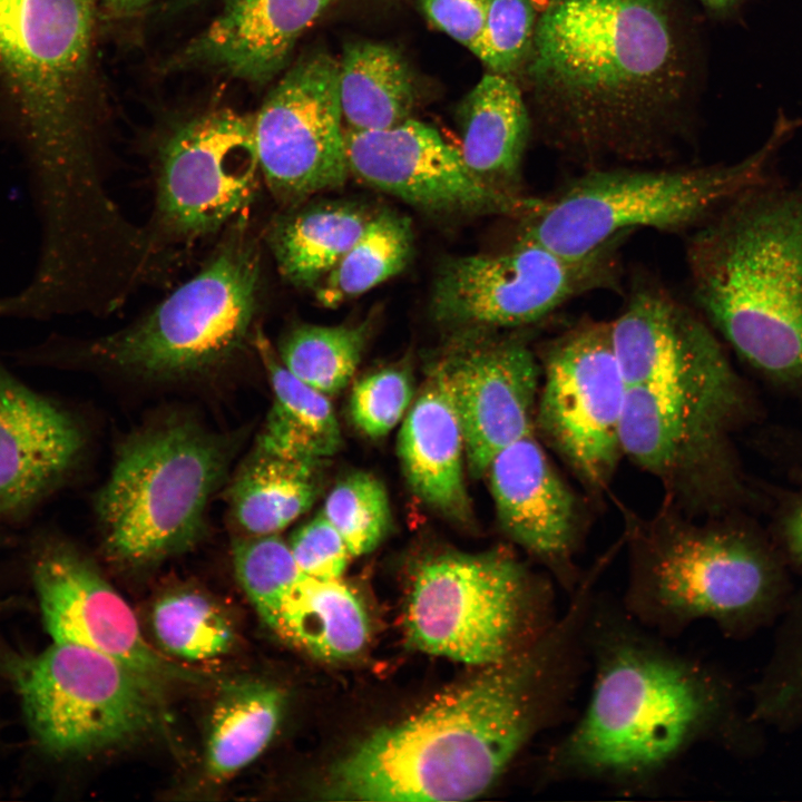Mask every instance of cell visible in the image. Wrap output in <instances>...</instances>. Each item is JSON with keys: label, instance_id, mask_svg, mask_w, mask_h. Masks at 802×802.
<instances>
[{"label": "cell", "instance_id": "cell-1", "mask_svg": "<svg viewBox=\"0 0 802 802\" xmlns=\"http://www.w3.org/2000/svg\"><path fill=\"white\" fill-rule=\"evenodd\" d=\"M675 0H546L521 67L544 141L585 169L668 159L696 55Z\"/></svg>", "mask_w": 802, "mask_h": 802}, {"label": "cell", "instance_id": "cell-2", "mask_svg": "<svg viewBox=\"0 0 802 802\" xmlns=\"http://www.w3.org/2000/svg\"><path fill=\"white\" fill-rule=\"evenodd\" d=\"M588 657L585 612L569 604L527 648L368 735L331 769L349 801H463L488 790L570 702Z\"/></svg>", "mask_w": 802, "mask_h": 802}, {"label": "cell", "instance_id": "cell-3", "mask_svg": "<svg viewBox=\"0 0 802 802\" xmlns=\"http://www.w3.org/2000/svg\"><path fill=\"white\" fill-rule=\"evenodd\" d=\"M594 679L571 728L544 757V784L588 781L624 792L651 788L714 722L706 671L622 612L596 607L587 622Z\"/></svg>", "mask_w": 802, "mask_h": 802}, {"label": "cell", "instance_id": "cell-4", "mask_svg": "<svg viewBox=\"0 0 802 802\" xmlns=\"http://www.w3.org/2000/svg\"><path fill=\"white\" fill-rule=\"evenodd\" d=\"M94 0H0V105L39 214L69 223L110 199L99 163Z\"/></svg>", "mask_w": 802, "mask_h": 802}, {"label": "cell", "instance_id": "cell-5", "mask_svg": "<svg viewBox=\"0 0 802 802\" xmlns=\"http://www.w3.org/2000/svg\"><path fill=\"white\" fill-rule=\"evenodd\" d=\"M686 263L698 307L736 353L802 383V185L770 179L695 228Z\"/></svg>", "mask_w": 802, "mask_h": 802}, {"label": "cell", "instance_id": "cell-6", "mask_svg": "<svg viewBox=\"0 0 802 802\" xmlns=\"http://www.w3.org/2000/svg\"><path fill=\"white\" fill-rule=\"evenodd\" d=\"M262 294V251L239 216L200 270L140 319L75 345L49 339L19 358L29 365L87 364L158 381L204 375L254 345Z\"/></svg>", "mask_w": 802, "mask_h": 802}, {"label": "cell", "instance_id": "cell-7", "mask_svg": "<svg viewBox=\"0 0 802 802\" xmlns=\"http://www.w3.org/2000/svg\"><path fill=\"white\" fill-rule=\"evenodd\" d=\"M800 127L779 115L765 141L732 164L585 169L518 218V239L583 257L615 236L639 227L695 229L742 192L769 180L779 150Z\"/></svg>", "mask_w": 802, "mask_h": 802}, {"label": "cell", "instance_id": "cell-8", "mask_svg": "<svg viewBox=\"0 0 802 802\" xmlns=\"http://www.w3.org/2000/svg\"><path fill=\"white\" fill-rule=\"evenodd\" d=\"M231 458L228 440L187 417H167L128 437L94 499L108 557L140 567L193 547Z\"/></svg>", "mask_w": 802, "mask_h": 802}, {"label": "cell", "instance_id": "cell-9", "mask_svg": "<svg viewBox=\"0 0 802 802\" xmlns=\"http://www.w3.org/2000/svg\"><path fill=\"white\" fill-rule=\"evenodd\" d=\"M558 616L551 581L496 549L421 563L405 626L420 651L486 668L530 646Z\"/></svg>", "mask_w": 802, "mask_h": 802}, {"label": "cell", "instance_id": "cell-10", "mask_svg": "<svg viewBox=\"0 0 802 802\" xmlns=\"http://www.w3.org/2000/svg\"><path fill=\"white\" fill-rule=\"evenodd\" d=\"M37 744L81 756L140 740L163 721V688L96 649L55 642L7 665Z\"/></svg>", "mask_w": 802, "mask_h": 802}, {"label": "cell", "instance_id": "cell-11", "mask_svg": "<svg viewBox=\"0 0 802 802\" xmlns=\"http://www.w3.org/2000/svg\"><path fill=\"white\" fill-rule=\"evenodd\" d=\"M743 405L739 378L704 320L664 375L627 388L623 453L672 489H698L720 466Z\"/></svg>", "mask_w": 802, "mask_h": 802}, {"label": "cell", "instance_id": "cell-12", "mask_svg": "<svg viewBox=\"0 0 802 802\" xmlns=\"http://www.w3.org/2000/svg\"><path fill=\"white\" fill-rule=\"evenodd\" d=\"M638 535L623 608L659 636L698 619L730 622L765 595V564L737 534L665 518Z\"/></svg>", "mask_w": 802, "mask_h": 802}, {"label": "cell", "instance_id": "cell-13", "mask_svg": "<svg viewBox=\"0 0 802 802\" xmlns=\"http://www.w3.org/2000/svg\"><path fill=\"white\" fill-rule=\"evenodd\" d=\"M623 233L583 257L518 239L506 251L444 261L433 281L430 312L451 331H507L544 321L568 302L617 290Z\"/></svg>", "mask_w": 802, "mask_h": 802}, {"label": "cell", "instance_id": "cell-14", "mask_svg": "<svg viewBox=\"0 0 802 802\" xmlns=\"http://www.w3.org/2000/svg\"><path fill=\"white\" fill-rule=\"evenodd\" d=\"M156 202L147 228L154 248L169 250L224 232L250 205L262 174L253 115L211 109L178 123L156 156Z\"/></svg>", "mask_w": 802, "mask_h": 802}, {"label": "cell", "instance_id": "cell-15", "mask_svg": "<svg viewBox=\"0 0 802 802\" xmlns=\"http://www.w3.org/2000/svg\"><path fill=\"white\" fill-rule=\"evenodd\" d=\"M253 128L262 179L284 208L343 187L350 170L339 61L314 51L286 68Z\"/></svg>", "mask_w": 802, "mask_h": 802}, {"label": "cell", "instance_id": "cell-16", "mask_svg": "<svg viewBox=\"0 0 802 802\" xmlns=\"http://www.w3.org/2000/svg\"><path fill=\"white\" fill-rule=\"evenodd\" d=\"M542 383L540 430L583 481L606 486L623 454L627 392L610 321H579L557 338L545 354Z\"/></svg>", "mask_w": 802, "mask_h": 802}, {"label": "cell", "instance_id": "cell-17", "mask_svg": "<svg viewBox=\"0 0 802 802\" xmlns=\"http://www.w3.org/2000/svg\"><path fill=\"white\" fill-rule=\"evenodd\" d=\"M26 552L28 574L52 640L101 652L162 688L202 681L203 676L153 649L126 600L70 540L41 529L30 537Z\"/></svg>", "mask_w": 802, "mask_h": 802}, {"label": "cell", "instance_id": "cell-18", "mask_svg": "<svg viewBox=\"0 0 802 802\" xmlns=\"http://www.w3.org/2000/svg\"><path fill=\"white\" fill-rule=\"evenodd\" d=\"M350 175L417 209L436 215L527 214L538 197H512L481 182L460 149L414 119L387 129L344 128Z\"/></svg>", "mask_w": 802, "mask_h": 802}, {"label": "cell", "instance_id": "cell-19", "mask_svg": "<svg viewBox=\"0 0 802 802\" xmlns=\"http://www.w3.org/2000/svg\"><path fill=\"white\" fill-rule=\"evenodd\" d=\"M441 361L460 418L466 459L486 475L506 447L531 434L539 366L526 341L500 331H451Z\"/></svg>", "mask_w": 802, "mask_h": 802}, {"label": "cell", "instance_id": "cell-20", "mask_svg": "<svg viewBox=\"0 0 802 802\" xmlns=\"http://www.w3.org/2000/svg\"><path fill=\"white\" fill-rule=\"evenodd\" d=\"M87 438L76 414L0 361V526L26 522L78 468Z\"/></svg>", "mask_w": 802, "mask_h": 802}, {"label": "cell", "instance_id": "cell-21", "mask_svg": "<svg viewBox=\"0 0 802 802\" xmlns=\"http://www.w3.org/2000/svg\"><path fill=\"white\" fill-rule=\"evenodd\" d=\"M505 532L541 561L570 595L579 580L576 499L532 434L501 450L486 472Z\"/></svg>", "mask_w": 802, "mask_h": 802}, {"label": "cell", "instance_id": "cell-22", "mask_svg": "<svg viewBox=\"0 0 802 802\" xmlns=\"http://www.w3.org/2000/svg\"><path fill=\"white\" fill-rule=\"evenodd\" d=\"M333 0H225L215 18L165 62L265 85L287 68L304 32Z\"/></svg>", "mask_w": 802, "mask_h": 802}, {"label": "cell", "instance_id": "cell-23", "mask_svg": "<svg viewBox=\"0 0 802 802\" xmlns=\"http://www.w3.org/2000/svg\"><path fill=\"white\" fill-rule=\"evenodd\" d=\"M398 452L407 481L421 501L454 522L471 519L462 427L438 358L405 414Z\"/></svg>", "mask_w": 802, "mask_h": 802}, {"label": "cell", "instance_id": "cell-24", "mask_svg": "<svg viewBox=\"0 0 802 802\" xmlns=\"http://www.w3.org/2000/svg\"><path fill=\"white\" fill-rule=\"evenodd\" d=\"M460 153L489 187L512 197L522 193V162L531 116L521 90L508 76L485 75L459 108Z\"/></svg>", "mask_w": 802, "mask_h": 802}, {"label": "cell", "instance_id": "cell-25", "mask_svg": "<svg viewBox=\"0 0 802 802\" xmlns=\"http://www.w3.org/2000/svg\"><path fill=\"white\" fill-rule=\"evenodd\" d=\"M310 200L286 208L267 232L281 275L303 290L317 287L378 212L355 200Z\"/></svg>", "mask_w": 802, "mask_h": 802}, {"label": "cell", "instance_id": "cell-26", "mask_svg": "<svg viewBox=\"0 0 802 802\" xmlns=\"http://www.w3.org/2000/svg\"><path fill=\"white\" fill-rule=\"evenodd\" d=\"M323 462L255 447L228 489L231 514L243 535H277L304 515L322 490Z\"/></svg>", "mask_w": 802, "mask_h": 802}, {"label": "cell", "instance_id": "cell-27", "mask_svg": "<svg viewBox=\"0 0 802 802\" xmlns=\"http://www.w3.org/2000/svg\"><path fill=\"white\" fill-rule=\"evenodd\" d=\"M254 348L273 392V404L256 448L285 458L324 461L342 446L339 421L327 395L294 376L257 329Z\"/></svg>", "mask_w": 802, "mask_h": 802}, {"label": "cell", "instance_id": "cell-28", "mask_svg": "<svg viewBox=\"0 0 802 802\" xmlns=\"http://www.w3.org/2000/svg\"><path fill=\"white\" fill-rule=\"evenodd\" d=\"M270 627L296 647L326 661L356 656L370 633L362 602L341 578L306 575L285 598Z\"/></svg>", "mask_w": 802, "mask_h": 802}, {"label": "cell", "instance_id": "cell-29", "mask_svg": "<svg viewBox=\"0 0 802 802\" xmlns=\"http://www.w3.org/2000/svg\"><path fill=\"white\" fill-rule=\"evenodd\" d=\"M339 95L345 129H387L410 118L414 79L399 51L358 41L345 46L339 61Z\"/></svg>", "mask_w": 802, "mask_h": 802}, {"label": "cell", "instance_id": "cell-30", "mask_svg": "<svg viewBox=\"0 0 802 802\" xmlns=\"http://www.w3.org/2000/svg\"><path fill=\"white\" fill-rule=\"evenodd\" d=\"M283 691L268 682L242 679L223 685L206 745V772L225 781L254 762L273 740L284 711Z\"/></svg>", "mask_w": 802, "mask_h": 802}, {"label": "cell", "instance_id": "cell-31", "mask_svg": "<svg viewBox=\"0 0 802 802\" xmlns=\"http://www.w3.org/2000/svg\"><path fill=\"white\" fill-rule=\"evenodd\" d=\"M413 252V231L407 216L391 209L375 213L360 238L317 285L315 297L338 307L402 272Z\"/></svg>", "mask_w": 802, "mask_h": 802}, {"label": "cell", "instance_id": "cell-32", "mask_svg": "<svg viewBox=\"0 0 802 802\" xmlns=\"http://www.w3.org/2000/svg\"><path fill=\"white\" fill-rule=\"evenodd\" d=\"M373 319L359 324H299L280 341L277 355L299 380L330 397L353 379L372 332Z\"/></svg>", "mask_w": 802, "mask_h": 802}, {"label": "cell", "instance_id": "cell-33", "mask_svg": "<svg viewBox=\"0 0 802 802\" xmlns=\"http://www.w3.org/2000/svg\"><path fill=\"white\" fill-rule=\"evenodd\" d=\"M151 626L160 646L185 661H207L229 652L233 625L223 610L205 595L179 590L158 599Z\"/></svg>", "mask_w": 802, "mask_h": 802}, {"label": "cell", "instance_id": "cell-34", "mask_svg": "<svg viewBox=\"0 0 802 802\" xmlns=\"http://www.w3.org/2000/svg\"><path fill=\"white\" fill-rule=\"evenodd\" d=\"M343 538L351 556L374 550L388 536L392 515L388 491L374 475L354 471L341 478L321 511Z\"/></svg>", "mask_w": 802, "mask_h": 802}, {"label": "cell", "instance_id": "cell-35", "mask_svg": "<svg viewBox=\"0 0 802 802\" xmlns=\"http://www.w3.org/2000/svg\"><path fill=\"white\" fill-rule=\"evenodd\" d=\"M232 559L242 588L261 618L271 626L285 598L305 575L288 544L278 534L242 535L233 541Z\"/></svg>", "mask_w": 802, "mask_h": 802}, {"label": "cell", "instance_id": "cell-36", "mask_svg": "<svg viewBox=\"0 0 802 802\" xmlns=\"http://www.w3.org/2000/svg\"><path fill=\"white\" fill-rule=\"evenodd\" d=\"M412 375L401 365H390L360 378L353 385L349 413L354 427L365 437L388 434L413 402Z\"/></svg>", "mask_w": 802, "mask_h": 802}, {"label": "cell", "instance_id": "cell-37", "mask_svg": "<svg viewBox=\"0 0 802 802\" xmlns=\"http://www.w3.org/2000/svg\"><path fill=\"white\" fill-rule=\"evenodd\" d=\"M536 16L531 0H490L477 57L491 72L509 76L521 69Z\"/></svg>", "mask_w": 802, "mask_h": 802}, {"label": "cell", "instance_id": "cell-38", "mask_svg": "<svg viewBox=\"0 0 802 802\" xmlns=\"http://www.w3.org/2000/svg\"><path fill=\"white\" fill-rule=\"evenodd\" d=\"M288 546L302 573L317 579L341 578L352 557L339 531L322 512L300 527Z\"/></svg>", "mask_w": 802, "mask_h": 802}, {"label": "cell", "instance_id": "cell-39", "mask_svg": "<svg viewBox=\"0 0 802 802\" xmlns=\"http://www.w3.org/2000/svg\"><path fill=\"white\" fill-rule=\"evenodd\" d=\"M426 18L477 56L490 0H420Z\"/></svg>", "mask_w": 802, "mask_h": 802}, {"label": "cell", "instance_id": "cell-40", "mask_svg": "<svg viewBox=\"0 0 802 802\" xmlns=\"http://www.w3.org/2000/svg\"><path fill=\"white\" fill-rule=\"evenodd\" d=\"M158 0H94L96 9L113 19H125L141 13Z\"/></svg>", "mask_w": 802, "mask_h": 802}, {"label": "cell", "instance_id": "cell-41", "mask_svg": "<svg viewBox=\"0 0 802 802\" xmlns=\"http://www.w3.org/2000/svg\"><path fill=\"white\" fill-rule=\"evenodd\" d=\"M785 536L791 551L802 561V506L790 516L785 527Z\"/></svg>", "mask_w": 802, "mask_h": 802}, {"label": "cell", "instance_id": "cell-42", "mask_svg": "<svg viewBox=\"0 0 802 802\" xmlns=\"http://www.w3.org/2000/svg\"><path fill=\"white\" fill-rule=\"evenodd\" d=\"M703 6L718 17H728L735 12L741 0H700Z\"/></svg>", "mask_w": 802, "mask_h": 802}, {"label": "cell", "instance_id": "cell-43", "mask_svg": "<svg viewBox=\"0 0 802 802\" xmlns=\"http://www.w3.org/2000/svg\"><path fill=\"white\" fill-rule=\"evenodd\" d=\"M2 609H3V600H2V598H1V596H0V615H1V613H2Z\"/></svg>", "mask_w": 802, "mask_h": 802}]
</instances>
